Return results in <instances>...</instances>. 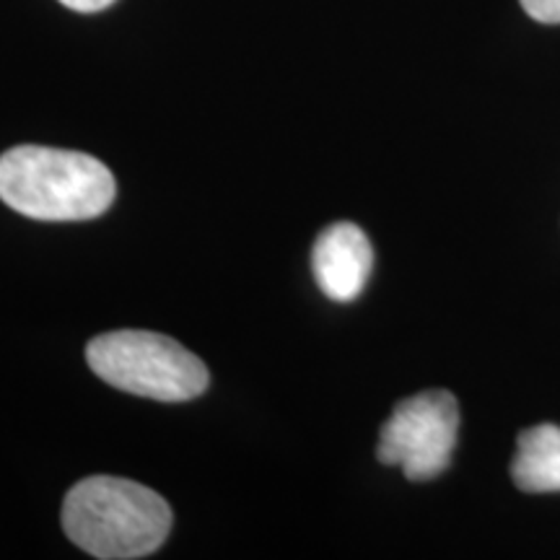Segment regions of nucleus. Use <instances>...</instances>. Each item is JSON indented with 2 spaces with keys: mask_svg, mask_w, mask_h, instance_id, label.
Masks as SVG:
<instances>
[{
  "mask_svg": "<svg viewBox=\"0 0 560 560\" xmlns=\"http://www.w3.org/2000/svg\"><path fill=\"white\" fill-rule=\"evenodd\" d=\"M68 540L102 560L145 558L164 545L172 509L140 482L94 475L75 482L62 501Z\"/></svg>",
  "mask_w": 560,
  "mask_h": 560,
  "instance_id": "f257e3e1",
  "label": "nucleus"
},
{
  "mask_svg": "<svg viewBox=\"0 0 560 560\" xmlns=\"http://www.w3.org/2000/svg\"><path fill=\"white\" fill-rule=\"evenodd\" d=\"M117 185L81 151L16 145L0 156V200L34 221H89L107 213Z\"/></svg>",
  "mask_w": 560,
  "mask_h": 560,
  "instance_id": "f03ea898",
  "label": "nucleus"
},
{
  "mask_svg": "<svg viewBox=\"0 0 560 560\" xmlns=\"http://www.w3.org/2000/svg\"><path fill=\"white\" fill-rule=\"evenodd\" d=\"M91 371L109 387L159 402H187L208 389V369L177 340L145 330H117L89 342Z\"/></svg>",
  "mask_w": 560,
  "mask_h": 560,
  "instance_id": "7ed1b4c3",
  "label": "nucleus"
},
{
  "mask_svg": "<svg viewBox=\"0 0 560 560\" xmlns=\"http://www.w3.org/2000/svg\"><path fill=\"white\" fill-rule=\"evenodd\" d=\"M459 431V408L452 392L429 389L408 397L382 425L376 457L400 467L405 478L423 482L450 467Z\"/></svg>",
  "mask_w": 560,
  "mask_h": 560,
  "instance_id": "20e7f679",
  "label": "nucleus"
},
{
  "mask_svg": "<svg viewBox=\"0 0 560 560\" xmlns=\"http://www.w3.org/2000/svg\"><path fill=\"white\" fill-rule=\"evenodd\" d=\"M371 268H374V249L369 236L350 221L327 226L312 249L314 280L327 299L340 304L361 296Z\"/></svg>",
  "mask_w": 560,
  "mask_h": 560,
  "instance_id": "39448f33",
  "label": "nucleus"
},
{
  "mask_svg": "<svg viewBox=\"0 0 560 560\" xmlns=\"http://www.w3.org/2000/svg\"><path fill=\"white\" fill-rule=\"evenodd\" d=\"M511 480L524 493H560V425L540 423L520 433Z\"/></svg>",
  "mask_w": 560,
  "mask_h": 560,
  "instance_id": "423d86ee",
  "label": "nucleus"
},
{
  "mask_svg": "<svg viewBox=\"0 0 560 560\" xmlns=\"http://www.w3.org/2000/svg\"><path fill=\"white\" fill-rule=\"evenodd\" d=\"M522 5L540 24H560V0H522Z\"/></svg>",
  "mask_w": 560,
  "mask_h": 560,
  "instance_id": "0eeeda50",
  "label": "nucleus"
},
{
  "mask_svg": "<svg viewBox=\"0 0 560 560\" xmlns=\"http://www.w3.org/2000/svg\"><path fill=\"white\" fill-rule=\"evenodd\" d=\"M62 5L70 11H79V13H96V11H104L109 9L115 0H60Z\"/></svg>",
  "mask_w": 560,
  "mask_h": 560,
  "instance_id": "6e6552de",
  "label": "nucleus"
}]
</instances>
